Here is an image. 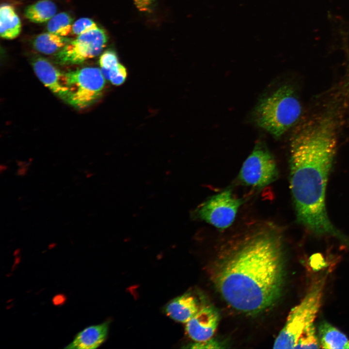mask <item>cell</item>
<instances>
[{
  "label": "cell",
  "mask_w": 349,
  "mask_h": 349,
  "mask_svg": "<svg viewBox=\"0 0 349 349\" xmlns=\"http://www.w3.org/2000/svg\"><path fill=\"white\" fill-rule=\"evenodd\" d=\"M279 229L270 222L252 224L224 247L214 280L223 299L234 309L258 312L279 297L284 272Z\"/></svg>",
  "instance_id": "6da1fadb"
},
{
  "label": "cell",
  "mask_w": 349,
  "mask_h": 349,
  "mask_svg": "<svg viewBox=\"0 0 349 349\" xmlns=\"http://www.w3.org/2000/svg\"><path fill=\"white\" fill-rule=\"evenodd\" d=\"M336 147L334 124L325 117L307 124L291 140L290 188L298 222L317 235L349 239L330 221L325 206L328 175Z\"/></svg>",
  "instance_id": "7a4b0ae2"
},
{
  "label": "cell",
  "mask_w": 349,
  "mask_h": 349,
  "mask_svg": "<svg viewBox=\"0 0 349 349\" xmlns=\"http://www.w3.org/2000/svg\"><path fill=\"white\" fill-rule=\"evenodd\" d=\"M301 106L295 89L284 84L262 97L253 111L259 127L279 138L299 119Z\"/></svg>",
  "instance_id": "3957f363"
},
{
  "label": "cell",
  "mask_w": 349,
  "mask_h": 349,
  "mask_svg": "<svg viewBox=\"0 0 349 349\" xmlns=\"http://www.w3.org/2000/svg\"><path fill=\"white\" fill-rule=\"evenodd\" d=\"M326 275H322L315 281L300 303L291 309L273 348L294 349L303 332L314 324L321 305Z\"/></svg>",
  "instance_id": "277c9868"
},
{
  "label": "cell",
  "mask_w": 349,
  "mask_h": 349,
  "mask_svg": "<svg viewBox=\"0 0 349 349\" xmlns=\"http://www.w3.org/2000/svg\"><path fill=\"white\" fill-rule=\"evenodd\" d=\"M70 90L67 102L82 109L94 103L101 96L105 86L101 70L86 67L66 72Z\"/></svg>",
  "instance_id": "5b68a950"
},
{
  "label": "cell",
  "mask_w": 349,
  "mask_h": 349,
  "mask_svg": "<svg viewBox=\"0 0 349 349\" xmlns=\"http://www.w3.org/2000/svg\"><path fill=\"white\" fill-rule=\"evenodd\" d=\"M278 175L274 157L265 143L260 141L244 161L238 178L244 185L259 189L274 182Z\"/></svg>",
  "instance_id": "8992f818"
},
{
  "label": "cell",
  "mask_w": 349,
  "mask_h": 349,
  "mask_svg": "<svg viewBox=\"0 0 349 349\" xmlns=\"http://www.w3.org/2000/svg\"><path fill=\"white\" fill-rule=\"evenodd\" d=\"M232 190L228 188L212 195L194 209L192 217L208 223L218 229L229 227L233 222L242 204Z\"/></svg>",
  "instance_id": "52a82bcc"
},
{
  "label": "cell",
  "mask_w": 349,
  "mask_h": 349,
  "mask_svg": "<svg viewBox=\"0 0 349 349\" xmlns=\"http://www.w3.org/2000/svg\"><path fill=\"white\" fill-rule=\"evenodd\" d=\"M108 37L105 31L97 28L71 40L55 55L61 64L81 63L98 55L106 46Z\"/></svg>",
  "instance_id": "ba28073f"
},
{
  "label": "cell",
  "mask_w": 349,
  "mask_h": 349,
  "mask_svg": "<svg viewBox=\"0 0 349 349\" xmlns=\"http://www.w3.org/2000/svg\"><path fill=\"white\" fill-rule=\"evenodd\" d=\"M33 70L40 80L53 94L67 102L70 90L66 72H63L48 60L39 57L32 63Z\"/></svg>",
  "instance_id": "9c48e42d"
},
{
  "label": "cell",
  "mask_w": 349,
  "mask_h": 349,
  "mask_svg": "<svg viewBox=\"0 0 349 349\" xmlns=\"http://www.w3.org/2000/svg\"><path fill=\"white\" fill-rule=\"evenodd\" d=\"M218 315L212 307L204 306L186 323V330L189 337L195 342L211 339L218 323Z\"/></svg>",
  "instance_id": "30bf717a"
},
{
  "label": "cell",
  "mask_w": 349,
  "mask_h": 349,
  "mask_svg": "<svg viewBox=\"0 0 349 349\" xmlns=\"http://www.w3.org/2000/svg\"><path fill=\"white\" fill-rule=\"evenodd\" d=\"M109 322L92 325L78 333L73 340L65 349H94L105 340L108 331Z\"/></svg>",
  "instance_id": "8fae6325"
},
{
  "label": "cell",
  "mask_w": 349,
  "mask_h": 349,
  "mask_svg": "<svg viewBox=\"0 0 349 349\" xmlns=\"http://www.w3.org/2000/svg\"><path fill=\"white\" fill-rule=\"evenodd\" d=\"M200 307L196 299L185 294L175 298L166 306L167 314L177 321L186 323L198 311Z\"/></svg>",
  "instance_id": "7c38bea8"
},
{
  "label": "cell",
  "mask_w": 349,
  "mask_h": 349,
  "mask_svg": "<svg viewBox=\"0 0 349 349\" xmlns=\"http://www.w3.org/2000/svg\"><path fill=\"white\" fill-rule=\"evenodd\" d=\"M318 334L322 348L349 349V339L347 336L327 322H323L319 325Z\"/></svg>",
  "instance_id": "4fadbf2b"
},
{
  "label": "cell",
  "mask_w": 349,
  "mask_h": 349,
  "mask_svg": "<svg viewBox=\"0 0 349 349\" xmlns=\"http://www.w3.org/2000/svg\"><path fill=\"white\" fill-rule=\"evenodd\" d=\"M21 29L20 20L14 7L3 4L0 8V34L6 39H13L20 34Z\"/></svg>",
  "instance_id": "5bb4252c"
},
{
  "label": "cell",
  "mask_w": 349,
  "mask_h": 349,
  "mask_svg": "<svg viewBox=\"0 0 349 349\" xmlns=\"http://www.w3.org/2000/svg\"><path fill=\"white\" fill-rule=\"evenodd\" d=\"M71 40L48 32L37 36L33 40L32 45L39 52L49 55L56 54Z\"/></svg>",
  "instance_id": "9a60e30c"
},
{
  "label": "cell",
  "mask_w": 349,
  "mask_h": 349,
  "mask_svg": "<svg viewBox=\"0 0 349 349\" xmlns=\"http://www.w3.org/2000/svg\"><path fill=\"white\" fill-rule=\"evenodd\" d=\"M56 10V6L53 2L49 0H41L27 7L24 15L32 22L41 23L48 21L55 15Z\"/></svg>",
  "instance_id": "2e32d148"
},
{
  "label": "cell",
  "mask_w": 349,
  "mask_h": 349,
  "mask_svg": "<svg viewBox=\"0 0 349 349\" xmlns=\"http://www.w3.org/2000/svg\"><path fill=\"white\" fill-rule=\"evenodd\" d=\"M73 19L67 13H60L54 16L48 22V32L66 37L72 31Z\"/></svg>",
  "instance_id": "e0dca14e"
},
{
  "label": "cell",
  "mask_w": 349,
  "mask_h": 349,
  "mask_svg": "<svg viewBox=\"0 0 349 349\" xmlns=\"http://www.w3.org/2000/svg\"><path fill=\"white\" fill-rule=\"evenodd\" d=\"M320 344L314 324L307 329L299 338L294 349H317Z\"/></svg>",
  "instance_id": "ac0fdd59"
},
{
  "label": "cell",
  "mask_w": 349,
  "mask_h": 349,
  "mask_svg": "<svg viewBox=\"0 0 349 349\" xmlns=\"http://www.w3.org/2000/svg\"><path fill=\"white\" fill-rule=\"evenodd\" d=\"M101 71L105 78L109 80L114 85H120L123 84L127 76L126 68L120 63L111 69L101 70Z\"/></svg>",
  "instance_id": "d6986e66"
},
{
  "label": "cell",
  "mask_w": 349,
  "mask_h": 349,
  "mask_svg": "<svg viewBox=\"0 0 349 349\" xmlns=\"http://www.w3.org/2000/svg\"><path fill=\"white\" fill-rule=\"evenodd\" d=\"M97 28L96 24L91 19L86 17L80 18L73 24L71 33L78 36Z\"/></svg>",
  "instance_id": "ffe728a7"
},
{
  "label": "cell",
  "mask_w": 349,
  "mask_h": 349,
  "mask_svg": "<svg viewBox=\"0 0 349 349\" xmlns=\"http://www.w3.org/2000/svg\"><path fill=\"white\" fill-rule=\"evenodd\" d=\"M99 63L101 70H108L119 63L116 52L112 50H107L100 56Z\"/></svg>",
  "instance_id": "44dd1931"
},
{
  "label": "cell",
  "mask_w": 349,
  "mask_h": 349,
  "mask_svg": "<svg viewBox=\"0 0 349 349\" xmlns=\"http://www.w3.org/2000/svg\"><path fill=\"white\" fill-rule=\"evenodd\" d=\"M137 8L142 12L148 11L153 0H133Z\"/></svg>",
  "instance_id": "7402d4cb"
},
{
  "label": "cell",
  "mask_w": 349,
  "mask_h": 349,
  "mask_svg": "<svg viewBox=\"0 0 349 349\" xmlns=\"http://www.w3.org/2000/svg\"><path fill=\"white\" fill-rule=\"evenodd\" d=\"M191 346V348H216V347L214 346H216V344L211 341V339L205 341L196 342Z\"/></svg>",
  "instance_id": "603a6c76"
},
{
  "label": "cell",
  "mask_w": 349,
  "mask_h": 349,
  "mask_svg": "<svg viewBox=\"0 0 349 349\" xmlns=\"http://www.w3.org/2000/svg\"><path fill=\"white\" fill-rule=\"evenodd\" d=\"M65 301V297L63 295H58L55 296L53 299V302L55 305H61L63 304Z\"/></svg>",
  "instance_id": "cb8c5ba5"
},
{
  "label": "cell",
  "mask_w": 349,
  "mask_h": 349,
  "mask_svg": "<svg viewBox=\"0 0 349 349\" xmlns=\"http://www.w3.org/2000/svg\"><path fill=\"white\" fill-rule=\"evenodd\" d=\"M28 170V166L19 167L17 171V174L19 176H24L27 174Z\"/></svg>",
  "instance_id": "d4e9b609"
},
{
  "label": "cell",
  "mask_w": 349,
  "mask_h": 349,
  "mask_svg": "<svg viewBox=\"0 0 349 349\" xmlns=\"http://www.w3.org/2000/svg\"><path fill=\"white\" fill-rule=\"evenodd\" d=\"M8 169V166L4 165V164H1L0 166V173H2L3 172H4L6 171Z\"/></svg>",
  "instance_id": "484cf974"
}]
</instances>
